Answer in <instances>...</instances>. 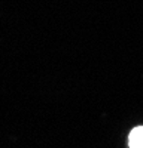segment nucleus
Listing matches in <instances>:
<instances>
[{
    "mask_svg": "<svg viewBox=\"0 0 143 148\" xmlns=\"http://www.w3.org/2000/svg\"><path fill=\"white\" fill-rule=\"evenodd\" d=\"M130 148H143V126H137L131 130L128 136Z\"/></svg>",
    "mask_w": 143,
    "mask_h": 148,
    "instance_id": "f257e3e1",
    "label": "nucleus"
}]
</instances>
